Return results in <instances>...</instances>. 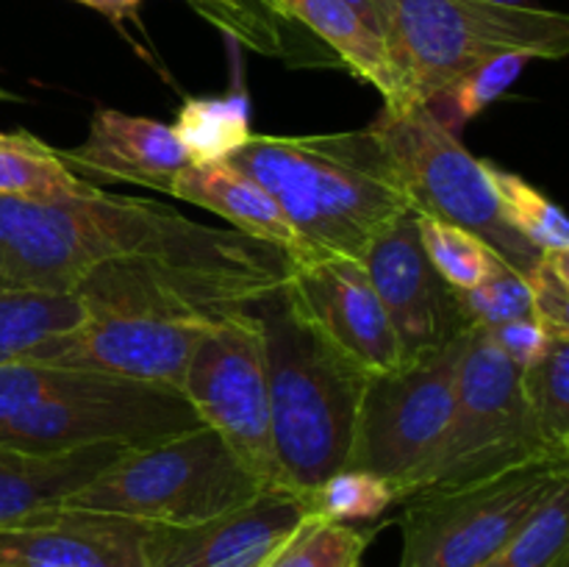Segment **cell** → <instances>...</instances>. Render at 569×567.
I'll return each instance as SVG.
<instances>
[{"label": "cell", "instance_id": "6da1fadb", "mask_svg": "<svg viewBox=\"0 0 569 567\" xmlns=\"http://www.w3.org/2000/svg\"><path fill=\"white\" fill-rule=\"evenodd\" d=\"M244 233L211 228L172 206L94 189L61 200L0 195V284L76 292L100 265L122 259H178L209 253Z\"/></svg>", "mask_w": 569, "mask_h": 567}, {"label": "cell", "instance_id": "7a4b0ae2", "mask_svg": "<svg viewBox=\"0 0 569 567\" xmlns=\"http://www.w3.org/2000/svg\"><path fill=\"white\" fill-rule=\"evenodd\" d=\"M261 320L276 476L272 489L306 500L348 465L370 370L326 337L289 278L253 304Z\"/></svg>", "mask_w": 569, "mask_h": 567}, {"label": "cell", "instance_id": "3957f363", "mask_svg": "<svg viewBox=\"0 0 569 567\" xmlns=\"http://www.w3.org/2000/svg\"><path fill=\"white\" fill-rule=\"evenodd\" d=\"M233 167L272 195L320 259H359L392 217L411 209L370 128L315 137L253 133Z\"/></svg>", "mask_w": 569, "mask_h": 567}, {"label": "cell", "instance_id": "277c9868", "mask_svg": "<svg viewBox=\"0 0 569 567\" xmlns=\"http://www.w3.org/2000/svg\"><path fill=\"white\" fill-rule=\"evenodd\" d=\"M203 426L178 389L11 361L0 367V445L64 456L94 445L144 448Z\"/></svg>", "mask_w": 569, "mask_h": 567}, {"label": "cell", "instance_id": "5b68a950", "mask_svg": "<svg viewBox=\"0 0 569 567\" xmlns=\"http://www.w3.org/2000/svg\"><path fill=\"white\" fill-rule=\"evenodd\" d=\"M383 48L395 103H428L481 61L500 53L565 59L569 17L533 3L500 0H387Z\"/></svg>", "mask_w": 569, "mask_h": 567}, {"label": "cell", "instance_id": "8992f818", "mask_svg": "<svg viewBox=\"0 0 569 567\" xmlns=\"http://www.w3.org/2000/svg\"><path fill=\"white\" fill-rule=\"evenodd\" d=\"M264 484L209 426L126 448L61 506L131 517L150 526H194L250 504Z\"/></svg>", "mask_w": 569, "mask_h": 567}, {"label": "cell", "instance_id": "52a82bcc", "mask_svg": "<svg viewBox=\"0 0 569 567\" xmlns=\"http://www.w3.org/2000/svg\"><path fill=\"white\" fill-rule=\"evenodd\" d=\"M367 128L417 215L476 233L515 270L528 272L537 265L542 250L526 242L500 215L487 161L472 156L459 133L445 128L426 103L383 106Z\"/></svg>", "mask_w": 569, "mask_h": 567}, {"label": "cell", "instance_id": "ba28073f", "mask_svg": "<svg viewBox=\"0 0 569 567\" xmlns=\"http://www.w3.org/2000/svg\"><path fill=\"white\" fill-rule=\"evenodd\" d=\"M565 484L569 456H542L481 481L409 495L400 567H481Z\"/></svg>", "mask_w": 569, "mask_h": 567}, {"label": "cell", "instance_id": "9c48e42d", "mask_svg": "<svg viewBox=\"0 0 569 567\" xmlns=\"http://www.w3.org/2000/svg\"><path fill=\"white\" fill-rule=\"evenodd\" d=\"M470 328L433 354L367 378L345 467L387 478L398 493V504L420 487L448 431Z\"/></svg>", "mask_w": 569, "mask_h": 567}, {"label": "cell", "instance_id": "30bf717a", "mask_svg": "<svg viewBox=\"0 0 569 567\" xmlns=\"http://www.w3.org/2000/svg\"><path fill=\"white\" fill-rule=\"evenodd\" d=\"M542 456L556 454L539 439L520 370L506 359L489 328L472 326L456 378L453 417L415 493L481 481Z\"/></svg>", "mask_w": 569, "mask_h": 567}, {"label": "cell", "instance_id": "8fae6325", "mask_svg": "<svg viewBox=\"0 0 569 567\" xmlns=\"http://www.w3.org/2000/svg\"><path fill=\"white\" fill-rule=\"evenodd\" d=\"M256 304V300H253ZM253 304L220 317L200 339L181 395L198 420L222 437L250 472L272 489L270 392L261 320Z\"/></svg>", "mask_w": 569, "mask_h": 567}, {"label": "cell", "instance_id": "7c38bea8", "mask_svg": "<svg viewBox=\"0 0 569 567\" xmlns=\"http://www.w3.org/2000/svg\"><path fill=\"white\" fill-rule=\"evenodd\" d=\"M214 322L139 311H94L72 331L44 342L26 361L181 392L200 339Z\"/></svg>", "mask_w": 569, "mask_h": 567}, {"label": "cell", "instance_id": "4fadbf2b", "mask_svg": "<svg viewBox=\"0 0 569 567\" xmlns=\"http://www.w3.org/2000/svg\"><path fill=\"white\" fill-rule=\"evenodd\" d=\"M361 265L395 328L400 365L433 354L472 326L461 295L426 256L415 209L400 211L376 231Z\"/></svg>", "mask_w": 569, "mask_h": 567}, {"label": "cell", "instance_id": "5bb4252c", "mask_svg": "<svg viewBox=\"0 0 569 567\" xmlns=\"http://www.w3.org/2000/svg\"><path fill=\"white\" fill-rule=\"evenodd\" d=\"M309 506L287 489H264L250 504L194 526H150L144 567H264Z\"/></svg>", "mask_w": 569, "mask_h": 567}, {"label": "cell", "instance_id": "9a60e30c", "mask_svg": "<svg viewBox=\"0 0 569 567\" xmlns=\"http://www.w3.org/2000/svg\"><path fill=\"white\" fill-rule=\"evenodd\" d=\"M295 298L331 342L370 372L400 367V348L387 309L359 259H328L289 276Z\"/></svg>", "mask_w": 569, "mask_h": 567}, {"label": "cell", "instance_id": "2e32d148", "mask_svg": "<svg viewBox=\"0 0 569 567\" xmlns=\"http://www.w3.org/2000/svg\"><path fill=\"white\" fill-rule=\"evenodd\" d=\"M148 523L56 506L0 531V567H144Z\"/></svg>", "mask_w": 569, "mask_h": 567}, {"label": "cell", "instance_id": "e0dca14e", "mask_svg": "<svg viewBox=\"0 0 569 567\" xmlns=\"http://www.w3.org/2000/svg\"><path fill=\"white\" fill-rule=\"evenodd\" d=\"M61 161L83 181H122L170 195L178 172L189 165L176 131L153 117L126 115L100 106L78 148L59 150Z\"/></svg>", "mask_w": 569, "mask_h": 567}, {"label": "cell", "instance_id": "ac0fdd59", "mask_svg": "<svg viewBox=\"0 0 569 567\" xmlns=\"http://www.w3.org/2000/svg\"><path fill=\"white\" fill-rule=\"evenodd\" d=\"M170 195L226 217L233 231L244 233V237L272 245L287 256L292 270L320 261V256L295 231V226L287 220L281 206L272 200V195L259 181H253L248 172L233 167L231 161L187 165L178 172Z\"/></svg>", "mask_w": 569, "mask_h": 567}, {"label": "cell", "instance_id": "d6986e66", "mask_svg": "<svg viewBox=\"0 0 569 567\" xmlns=\"http://www.w3.org/2000/svg\"><path fill=\"white\" fill-rule=\"evenodd\" d=\"M122 450L94 445L64 456H28L0 445V531L61 506Z\"/></svg>", "mask_w": 569, "mask_h": 567}, {"label": "cell", "instance_id": "ffe728a7", "mask_svg": "<svg viewBox=\"0 0 569 567\" xmlns=\"http://www.w3.org/2000/svg\"><path fill=\"white\" fill-rule=\"evenodd\" d=\"M278 9L326 42L359 81L376 87L383 103H395L398 89L387 48L345 0H278Z\"/></svg>", "mask_w": 569, "mask_h": 567}, {"label": "cell", "instance_id": "44dd1931", "mask_svg": "<svg viewBox=\"0 0 569 567\" xmlns=\"http://www.w3.org/2000/svg\"><path fill=\"white\" fill-rule=\"evenodd\" d=\"M87 309L76 292H42L0 284V367L26 361L44 342L72 331Z\"/></svg>", "mask_w": 569, "mask_h": 567}, {"label": "cell", "instance_id": "7402d4cb", "mask_svg": "<svg viewBox=\"0 0 569 567\" xmlns=\"http://www.w3.org/2000/svg\"><path fill=\"white\" fill-rule=\"evenodd\" d=\"M178 142L187 150L189 165L228 161L250 137V100L242 87L217 98H187L176 122Z\"/></svg>", "mask_w": 569, "mask_h": 567}, {"label": "cell", "instance_id": "603a6c76", "mask_svg": "<svg viewBox=\"0 0 569 567\" xmlns=\"http://www.w3.org/2000/svg\"><path fill=\"white\" fill-rule=\"evenodd\" d=\"M94 183L78 178L59 150L28 131L0 133V195L28 200H61L92 195Z\"/></svg>", "mask_w": 569, "mask_h": 567}, {"label": "cell", "instance_id": "cb8c5ba5", "mask_svg": "<svg viewBox=\"0 0 569 567\" xmlns=\"http://www.w3.org/2000/svg\"><path fill=\"white\" fill-rule=\"evenodd\" d=\"M522 395L545 448L569 456V337H553L542 359L520 372Z\"/></svg>", "mask_w": 569, "mask_h": 567}, {"label": "cell", "instance_id": "d4e9b609", "mask_svg": "<svg viewBox=\"0 0 569 567\" xmlns=\"http://www.w3.org/2000/svg\"><path fill=\"white\" fill-rule=\"evenodd\" d=\"M483 161H487L489 181L498 195L500 215L506 217V222L542 253L545 250L569 253V226L561 206L517 172L503 170L489 159Z\"/></svg>", "mask_w": 569, "mask_h": 567}, {"label": "cell", "instance_id": "484cf974", "mask_svg": "<svg viewBox=\"0 0 569 567\" xmlns=\"http://www.w3.org/2000/svg\"><path fill=\"white\" fill-rule=\"evenodd\" d=\"M531 61L533 59L528 53L492 56V59L481 61L478 67L467 70L465 76L456 78L448 89H442V92H439L437 98L428 100L426 106L445 128H450L453 133H461V128H465L472 117L487 111L500 94L509 92L511 83L520 78V72L526 70Z\"/></svg>", "mask_w": 569, "mask_h": 567}, {"label": "cell", "instance_id": "4316f807", "mask_svg": "<svg viewBox=\"0 0 569 567\" xmlns=\"http://www.w3.org/2000/svg\"><path fill=\"white\" fill-rule=\"evenodd\" d=\"M370 534L365 528L309 511L272 550L264 567H359Z\"/></svg>", "mask_w": 569, "mask_h": 567}, {"label": "cell", "instance_id": "83f0119b", "mask_svg": "<svg viewBox=\"0 0 569 567\" xmlns=\"http://www.w3.org/2000/svg\"><path fill=\"white\" fill-rule=\"evenodd\" d=\"M481 567H569V484L556 489Z\"/></svg>", "mask_w": 569, "mask_h": 567}, {"label": "cell", "instance_id": "f1b7e54d", "mask_svg": "<svg viewBox=\"0 0 569 567\" xmlns=\"http://www.w3.org/2000/svg\"><path fill=\"white\" fill-rule=\"evenodd\" d=\"M417 231H420V242L431 265L456 292L478 287L489 276L495 261L500 259L476 233L465 231L453 222L417 215Z\"/></svg>", "mask_w": 569, "mask_h": 567}, {"label": "cell", "instance_id": "f546056e", "mask_svg": "<svg viewBox=\"0 0 569 567\" xmlns=\"http://www.w3.org/2000/svg\"><path fill=\"white\" fill-rule=\"evenodd\" d=\"M395 504H398V493L387 478L356 470V467H342L328 476L315 493L306 495L311 515H322L328 520L348 523V526L376 520Z\"/></svg>", "mask_w": 569, "mask_h": 567}, {"label": "cell", "instance_id": "4dcf8cb0", "mask_svg": "<svg viewBox=\"0 0 569 567\" xmlns=\"http://www.w3.org/2000/svg\"><path fill=\"white\" fill-rule=\"evenodd\" d=\"M209 22H214L226 37L248 44L267 56L287 53L283 22L278 0H189Z\"/></svg>", "mask_w": 569, "mask_h": 567}, {"label": "cell", "instance_id": "1f68e13d", "mask_svg": "<svg viewBox=\"0 0 569 567\" xmlns=\"http://www.w3.org/2000/svg\"><path fill=\"white\" fill-rule=\"evenodd\" d=\"M461 295L467 317L472 326L500 328L511 320L531 317V289H528L526 272L515 270L498 259L478 287L467 289Z\"/></svg>", "mask_w": 569, "mask_h": 567}, {"label": "cell", "instance_id": "d6a6232c", "mask_svg": "<svg viewBox=\"0 0 569 567\" xmlns=\"http://www.w3.org/2000/svg\"><path fill=\"white\" fill-rule=\"evenodd\" d=\"M526 278L533 320L550 337H569V253L545 250Z\"/></svg>", "mask_w": 569, "mask_h": 567}, {"label": "cell", "instance_id": "836d02e7", "mask_svg": "<svg viewBox=\"0 0 569 567\" xmlns=\"http://www.w3.org/2000/svg\"><path fill=\"white\" fill-rule=\"evenodd\" d=\"M492 339L498 342V348L503 350L506 359L517 367V370H528V367L537 365L545 356L550 345V334L539 326L533 317H522V320H511L506 326L492 328Z\"/></svg>", "mask_w": 569, "mask_h": 567}, {"label": "cell", "instance_id": "e575fe53", "mask_svg": "<svg viewBox=\"0 0 569 567\" xmlns=\"http://www.w3.org/2000/svg\"><path fill=\"white\" fill-rule=\"evenodd\" d=\"M367 28L383 42V20H387V0H345Z\"/></svg>", "mask_w": 569, "mask_h": 567}, {"label": "cell", "instance_id": "d590c367", "mask_svg": "<svg viewBox=\"0 0 569 567\" xmlns=\"http://www.w3.org/2000/svg\"><path fill=\"white\" fill-rule=\"evenodd\" d=\"M78 3L89 6V9L100 11V14H106L109 20H122V17L131 14L133 9H137L142 0H78Z\"/></svg>", "mask_w": 569, "mask_h": 567}, {"label": "cell", "instance_id": "8d00e7d4", "mask_svg": "<svg viewBox=\"0 0 569 567\" xmlns=\"http://www.w3.org/2000/svg\"><path fill=\"white\" fill-rule=\"evenodd\" d=\"M500 3H528V0H500Z\"/></svg>", "mask_w": 569, "mask_h": 567}]
</instances>
